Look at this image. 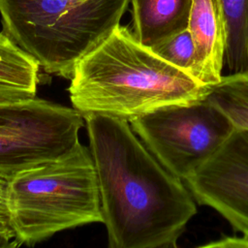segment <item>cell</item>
<instances>
[{
	"mask_svg": "<svg viewBox=\"0 0 248 248\" xmlns=\"http://www.w3.org/2000/svg\"><path fill=\"white\" fill-rule=\"evenodd\" d=\"M109 248H170L196 215L183 180L147 149L129 121L83 116Z\"/></svg>",
	"mask_w": 248,
	"mask_h": 248,
	"instance_id": "1",
	"label": "cell"
},
{
	"mask_svg": "<svg viewBox=\"0 0 248 248\" xmlns=\"http://www.w3.org/2000/svg\"><path fill=\"white\" fill-rule=\"evenodd\" d=\"M70 79L72 106L82 116L127 121L164 106L203 100L210 88L140 44L120 24L78 61Z\"/></svg>",
	"mask_w": 248,
	"mask_h": 248,
	"instance_id": "2",
	"label": "cell"
},
{
	"mask_svg": "<svg viewBox=\"0 0 248 248\" xmlns=\"http://www.w3.org/2000/svg\"><path fill=\"white\" fill-rule=\"evenodd\" d=\"M3 205L18 245L103 223L90 149L78 141L60 157L16 173L6 182Z\"/></svg>",
	"mask_w": 248,
	"mask_h": 248,
	"instance_id": "3",
	"label": "cell"
},
{
	"mask_svg": "<svg viewBox=\"0 0 248 248\" xmlns=\"http://www.w3.org/2000/svg\"><path fill=\"white\" fill-rule=\"evenodd\" d=\"M129 122L154 157L181 180L204 163L234 129L206 98L164 106Z\"/></svg>",
	"mask_w": 248,
	"mask_h": 248,
	"instance_id": "4",
	"label": "cell"
},
{
	"mask_svg": "<svg viewBox=\"0 0 248 248\" xmlns=\"http://www.w3.org/2000/svg\"><path fill=\"white\" fill-rule=\"evenodd\" d=\"M83 120L75 108L37 97L0 103V176L8 180L71 150Z\"/></svg>",
	"mask_w": 248,
	"mask_h": 248,
	"instance_id": "5",
	"label": "cell"
},
{
	"mask_svg": "<svg viewBox=\"0 0 248 248\" xmlns=\"http://www.w3.org/2000/svg\"><path fill=\"white\" fill-rule=\"evenodd\" d=\"M183 181L196 202L213 208L248 236V130L233 129Z\"/></svg>",
	"mask_w": 248,
	"mask_h": 248,
	"instance_id": "6",
	"label": "cell"
},
{
	"mask_svg": "<svg viewBox=\"0 0 248 248\" xmlns=\"http://www.w3.org/2000/svg\"><path fill=\"white\" fill-rule=\"evenodd\" d=\"M188 30L195 46L192 74L211 86L220 81L226 48V28L219 0H192Z\"/></svg>",
	"mask_w": 248,
	"mask_h": 248,
	"instance_id": "7",
	"label": "cell"
},
{
	"mask_svg": "<svg viewBox=\"0 0 248 248\" xmlns=\"http://www.w3.org/2000/svg\"><path fill=\"white\" fill-rule=\"evenodd\" d=\"M85 0H0L3 31L21 48Z\"/></svg>",
	"mask_w": 248,
	"mask_h": 248,
	"instance_id": "8",
	"label": "cell"
},
{
	"mask_svg": "<svg viewBox=\"0 0 248 248\" xmlns=\"http://www.w3.org/2000/svg\"><path fill=\"white\" fill-rule=\"evenodd\" d=\"M133 33L152 47L188 27L192 0H131Z\"/></svg>",
	"mask_w": 248,
	"mask_h": 248,
	"instance_id": "9",
	"label": "cell"
},
{
	"mask_svg": "<svg viewBox=\"0 0 248 248\" xmlns=\"http://www.w3.org/2000/svg\"><path fill=\"white\" fill-rule=\"evenodd\" d=\"M39 69L33 56L0 32V103L36 97Z\"/></svg>",
	"mask_w": 248,
	"mask_h": 248,
	"instance_id": "10",
	"label": "cell"
},
{
	"mask_svg": "<svg viewBox=\"0 0 248 248\" xmlns=\"http://www.w3.org/2000/svg\"><path fill=\"white\" fill-rule=\"evenodd\" d=\"M226 28L223 70L248 71V0H219Z\"/></svg>",
	"mask_w": 248,
	"mask_h": 248,
	"instance_id": "11",
	"label": "cell"
},
{
	"mask_svg": "<svg viewBox=\"0 0 248 248\" xmlns=\"http://www.w3.org/2000/svg\"><path fill=\"white\" fill-rule=\"evenodd\" d=\"M206 99L220 109L234 129L248 130V71L223 75L211 85Z\"/></svg>",
	"mask_w": 248,
	"mask_h": 248,
	"instance_id": "12",
	"label": "cell"
},
{
	"mask_svg": "<svg viewBox=\"0 0 248 248\" xmlns=\"http://www.w3.org/2000/svg\"><path fill=\"white\" fill-rule=\"evenodd\" d=\"M150 48L172 65L192 73L195 60V46L188 28L169 37Z\"/></svg>",
	"mask_w": 248,
	"mask_h": 248,
	"instance_id": "13",
	"label": "cell"
},
{
	"mask_svg": "<svg viewBox=\"0 0 248 248\" xmlns=\"http://www.w3.org/2000/svg\"><path fill=\"white\" fill-rule=\"evenodd\" d=\"M16 246H18V243L8 221L4 205L3 203H0V248Z\"/></svg>",
	"mask_w": 248,
	"mask_h": 248,
	"instance_id": "14",
	"label": "cell"
},
{
	"mask_svg": "<svg viewBox=\"0 0 248 248\" xmlns=\"http://www.w3.org/2000/svg\"><path fill=\"white\" fill-rule=\"evenodd\" d=\"M201 247L211 248H248V236H223L218 240L208 242Z\"/></svg>",
	"mask_w": 248,
	"mask_h": 248,
	"instance_id": "15",
	"label": "cell"
},
{
	"mask_svg": "<svg viewBox=\"0 0 248 248\" xmlns=\"http://www.w3.org/2000/svg\"><path fill=\"white\" fill-rule=\"evenodd\" d=\"M7 180L3 177L0 176V203H3L4 200V191H5V186H6Z\"/></svg>",
	"mask_w": 248,
	"mask_h": 248,
	"instance_id": "16",
	"label": "cell"
}]
</instances>
